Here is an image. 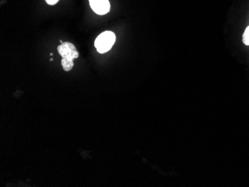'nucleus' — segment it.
<instances>
[{"label": "nucleus", "instance_id": "nucleus-1", "mask_svg": "<svg viewBox=\"0 0 249 187\" xmlns=\"http://www.w3.org/2000/svg\"><path fill=\"white\" fill-rule=\"evenodd\" d=\"M116 36L114 32L106 31L98 36L95 40V47L98 52L103 54L112 48L115 43Z\"/></svg>", "mask_w": 249, "mask_h": 187}, {"label": "nucleus", "instance_id": "nucleus-2", "mask_svg": "<svg viewBox=\"0 0 249 187\" xmlns=\"http://www.w3.org/2000/svg\"><path fill=\"white\" fill-rule=\"evenodd\" d=\"M58 51L63 59L67 61H73L79 57V54L75 46L69 42H64L61 43V45L58 46Z\"/></svg>", "mask_w": 249, "mask_h": 187}, {"label": "nucleus", "instance_id": "nucleus-3", "mask_svg": "<svg viewBox=\"0 0 249 187\" xmlns=\"http://www.w3.org/2000/svg\"><path fill=\"white\" fill-rule=\"evenodd\" d=\"M89 5L93 12L99 15L108 13L110 5L108 0H89Z\"/></svg>", "mask_w": 249, "mask_h": 187}, {"label": "nucleus", "instance_id": "nucleus-4", "mask_svg": "<svg viewBox=\"0 0 249 187\" xmlns=\"http://www.w3.org/2000/svg\"><path fill=\"white\" fill-rule=\"evenodd\" d=\"M61 65H62L63 69L68 72V71H71L73 68V61H67V60H64L62 58Z\"/></svg>", "mask_w": 249, "mask_h": 187}, {"label": "nucleus", "instance_id": "nucleus-5", "mask_svg": "<svg viewBox=\"0 0 249 187\" xmlns=\"http://www.w3.org/2000/svg\"><path fill=\"white\" fill-rule=\"evenodd\" d=\"M243 41L246 46H249V26L246 28L243 36Z\"/></svg>", "mask_w": 249, "mask_h": 187}, {"label": "nucleus", "instance_id": "nucleus-6", "mask_svg": "<svg viewBox=\"0 0 249 187\" xmlns=\"http://www.w3.org/2000/svg\"><path fill=\"white\" fill-rule=\"evenodd\" d=\"M45 1H46V2L49 4V5H55L56 3H58L59 0H45Z\"/></svg>", "mask_w": 249, "mask_h": 187}]
</instances>
